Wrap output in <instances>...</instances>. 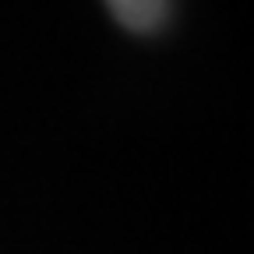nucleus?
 Here are the masks:
<instances>
[{"label": "nucleus", "mask_w": 254, "mask_h": 254, "mask_svg": "<svg viewBox=\"0 0 254 254\" xmlns=\"http://www.w3.org/2000/svg\"><path fill=\"white\" fill-rule=\"evenodd\" d=\"M106 4L124 28H134V32L159 28L170 11V0H106Z\"/></svg>", "instance_id": "1"}]
</instances>
